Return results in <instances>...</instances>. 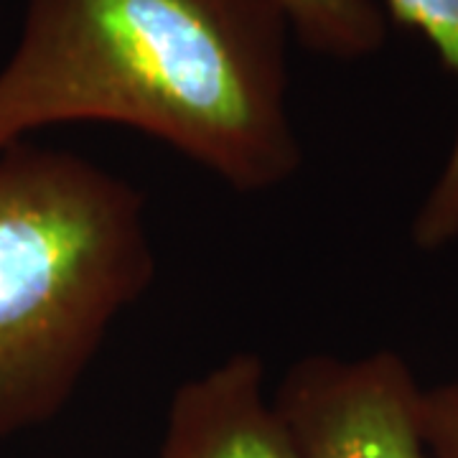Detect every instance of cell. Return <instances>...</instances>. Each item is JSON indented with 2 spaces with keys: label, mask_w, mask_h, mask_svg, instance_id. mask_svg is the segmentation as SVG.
<instances>
[{
  "label": "cell",
  "mask_w": 458,
  "mask_h": 458,
  "mask_svg": "<svg viewBox=\"0 0 458 458\" xmlns=\"http://www.w3.org/2000/svg\"><path fill=\"white\" fill-rule=\"evenodd\" d=\"M276 0H26L0 66V150L74 123L156 138L237 194L295 179Z\"/></svg>",
  "instance_id": "cell-1"
},
{
  "label": "cell",
  "mask_w": 458,
  "mask_h": 458,
  "mask_svg": "<svg viewBox=\"0 0 458 458\" xmlns=\"http://www.w3.org/2000/svg\"><path fill=\"white\" fill-rule=\"evenodd\" d=\"M153 278L135 183L69 150H0V441L69 405Z\"/></svg>",
  "instance_id": "cell-2"
},
{
  "label": "cell",
  "mask_w": 458,
  "mask_h": 458,
  "mask_svg": "<svg viewBox=\"0 0 458 458\" xmlns=\"http://www.w3.org/2000/svg\"><path fill=\"white\" fill-rule=\"evenodd\" d=\"M420 400L423 387L394 352L303 357L273 393L301 458H426Z\"/></svg>",
  "instance_id": "cell-3"
},
{
  "label": "cell",
  "mask_w": 458,
  "mask_h": 458,
  "mask_svg": "<svg viewBox=\"0 0 458 458\" xmlns=\"http://www.w3.org/2000/svg\"><path fill=\"white\" fill-rule=\"evenodd\" d=\"M156 458H301L265 387L258 352H234L181 382Z\"/></svg>",
  "instance_id": "cell-4"
},
{
  "label": "cell",
  "mask_w": 458,
  "mask_h": 458,
  "mask_svg": "<svg viewBox=\"0 0 458 458\" xmlns=\"http://www.w3.org/2000/svg\"><path fill=\"white\" fill-rule=\"evenodd\" d=\"M400 23L420 31L458 82V0H385ZM420 250H441L458 240V131L441 176L423 199L412 222Z\"/></svg>",
  "instance_id": "cell-5"
},
{
  "label": "cell",
  "mask_w": 458,
  "mask_h": 458,
  "mask_svg": "<svg viewBox=\"0 0 458 458\" xmlns=\"http://www.w3.org/2000/svg\"><path fill=\"white\" fill-rule=\"evenodd\" d=\"M306 49L354 62L385 44V16L375 0H276Z\"/></svg>",
  "instance_id": "cell-6"
},
{
  "label": "cell",
  "mask_w": 458,
  "mask_h": 458,
  "mask_svg": "<svg viewBox=\"0 0 458 458\" xmlns=\"http://www.w3.org/2000/svg\"><path fill=\"white\" fill-rule=\"evenodd\" d=\"M420 428L428 456L458 458V382L423 390Z\"/></svg>",
  "instance_id": "cell-7"
}]
</instances>
